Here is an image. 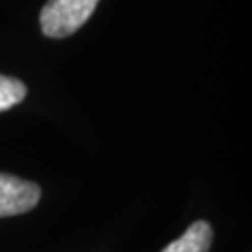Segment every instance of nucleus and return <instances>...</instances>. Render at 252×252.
<instances>
[{"label":"nucleus","mask_w":252,"mask_h":252,"mask_svg":"<svg viewBox=\"0 0 252 252\" xmlns=\"http://www.w3.org/2000/svg\"><path fill=\"white\" fill-rule=\"evenodd\" d=\"M99 0H49L41 13L39 25L47 37H67L90 19Z\"/></svg>","instance_id":"obj_1"},{"label":"nucleus","mask_w":252,"mask_h":252,"mask_svg":"<svg viewBox=\"0 0 252 252\" xmlns=\"http://www.w3.org/2000/svg\"><path fill=\"white\" fill-rule=\"evenodd\" d=\"M41 190L36 183L0 174V219L28 213L39 204Z\"/></svg>","instance_id":"obj_2"},{"label":"nucleus","mask_w":252,"mask_h":252,"mask_svg":"<svg viewBox=\"0 0 252 252\" xmlns=\"http://www.w3.org/2000/svg\"><path fill=\"white\" fill-rule=\"evenodd\" d=\"M213 241V230L206 220H196L180 239L168 243L162 252H207Z\"/></svg>","instance_id":"obj_3"},{"label":"nucleus","mask_w":252,"mask_h":252,"mask_svg":"<svg viewBox=\"0 0 252 252\" xmlns=\"http://www.w3.org/2000/svg\"><path fill=\"white\" fill-rule=\"evenodd\" d=\"M27 97V86L19 79L0 73V112L9 110Z\"/></svg>","instance_id":"obj_4"}]
</instances>
